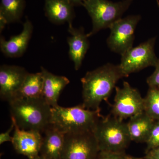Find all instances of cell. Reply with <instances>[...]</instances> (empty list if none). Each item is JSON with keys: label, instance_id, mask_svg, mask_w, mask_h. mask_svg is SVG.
<instances>
[{"label": "cell", "instance_id": "obj_1", "mask_svg": "<svg viewBox=\"0 0 159 159\" xmlns=\"http://www.w3.org/2000/svg\"><path fill=\"white\" fill-rule=\"evenodd\" d=\"M124 77L119 65L111 63L87 72L81 79L83 106L88 109H100V103L108 98L117 82Z\"/></svg>", "mask_w": 159, "mask_h": 159}, {"label": "cell", "instance_id": "obj_2", "mask_svg": "<svg viewBox=\"0 0 159 159\" xmlns=\"http://www.w3.org/2000/svg\"><path fill=\"white\" fill-rule=\"evenodd\" d=\"M8 102L11 118L20 129L43 134L51 125L52 107L42 97H18Z\"/></svg>", "mask_w": 159, "mask_h": 159}, {"label": "cell", "instance_id": "obj_3", "mask_svg": "<svg viewBox=\"0 0 159 159\" xmlns=\"http://www.w3.org/2000/svg\"><path fill=\"white\" fill-rule=\"evenodd\" d=\"M51 125L64 134L93 132L101 118L100 110L88 109L82 104L70 107H52Z\"/></svg>", "mask_w": 159, "mask_h": 159}, {"label": "cell", "instance_id": "obj_4", "mask_svg": "<svg viewBox=\"0 0 159 159\" xmlns=\"http://www.w3.org/2000/svg\"><path fill=\"white\" fill-rule=\"evenodd\" d=\"M93 133L99 151L124 153L132 141L127 123L114 116L100 118Z\"/></svg>", "mask_w": 159, "mask_h": 159}, {"label": "cell", "instance_id": "obj_5", "mask_svg": "<svg viewBox=\"0 0 159 159\" xmlns=\"http://www.w3.org/2000/svg\"><path fill=\"white\" fill-rule=\"evenodd\" d=\"M134 0H122L113 2L108 0H85L82 6L88 12L93 23V29L87 34L93 36L102 29L109 28L122 16Z\"/></svg>", "mask_w": 159, "mask_h": 159}, {"label": "cell", "instance_id": "obj_6", "mask_svg": "<svg viewBox=\"0 0 159 159\" xmlns=\"http://www.w3.org/2000/svg\"><path fill=\"white\" fill-rule=\"evenodd\" d=\"M155 41V38H151L122 55L119 66L125 77L145 68L155 66L158 59L154 51Z\"/></svg>", "mask_w": 159, "mask_h": 159}, {"label": "cell", "instance_id": "obj_7", "mask_svg": "<svg viewBox=\"0 0 159 159\" xmlns=\"http://www.w3.org/2000/svg\"><path fill=\"white\" fill-rule=\"evenodd\" d=\"M99 152L93 132L66 134L61 159H96Z\"/></svg>", "mask_w": 159, "mask_h": 159}, {"label": "cell", "instance_id": "obj_8", "mask_svg": "<svg viewBox=\"0 0 159 159\" xmlns=\"http://www.w3.org/2000/svg\"><path fill=\"white\" fill-rule=\"evenodd\" d=\"M141 19L139 15L128 16L110 27L111 33L107 43L111 51L122 56L133 48L135 30Z\"/></svg>", "mask_w": 159, "mask_h": 159}, {"label": "cell", "instance_id": "obj_9", "mask_svg": "<svg viewBox=\"0 0 159 159\" xmlns=\"http://www.w3.org/2000/svg\"><path fill=\"white\" fill-rule=\"evenodd\" d=\"M116 89L112 108L114 116L123 120L144 111V98L128 82L125 81L122 88L116 87Z\"/></svg>", "mask_w": 159, "mask_h": 159}, {"label": "cell", "instance_id": "obj_10", "mask_svg": "<svg viewBox=\"0 0 159 159\" xmlns=\"http://www.w3.org/2000/svg\"><path fill=\"white\" fill-rule=\"evenodd\" d=\"M29 72L23 67L3 65L0 67V97L8 101L17 96Z\"/></svg>", "mask_w": 159, "mask_h": 159}, {"label": "cell", "instance_id": "obj_11", "mask_svg": "<svg viewBox=\"0 0 159 159\" xmlns=\"http://www.w3.org/2000/svg\"><path fill=\"white\" fill-rule=\"evenodd\" d=\"M14 123V134L11 143L15 151L29 159H33L39 156L42 134L37 131L20 129Z\"/></svg>", "mask_w": 159, "mask_h": 159}, {"label": "cell", "instance_id": "obj_12", "mask_svg": "<svg viewBox=\"0 0 159 159\" xmlns=\"http://www.w3.org/2000/svg\"><path fill=\"white\" fill-rule=\"evenodd\" d=\"M33 30L32 23L26 19L23 24L22 31L19 34L11 36L8 40L1 37L0 48L3 54L6 57L11 58L22 56L28 48Z\"/></svg>", "mask_w": 159, "mask_h": 159}, {"label": "cell", "instance_id": "obj_13", "mask_svg": "<svg viewBox=\"0 0 159 159\" xmlns=\"http://www.w3.org/2000/svg\"><path fill=\"white\" fill-rule=\"evenodd\" d=\"M68 32L70 34L67 38L69 57L74 62L75 70H78L89 47V37L84 28H74L72 24L69 25Z\"/></svg>", "mask_w": 159, "mask_h": 159}, {"label": "cell", "instance_id": "obj_14", "mask_svg": "<svg viewBox=\"0 0 159 159\" xmlns=\"http://www.w3.org/2000/svg\"><path fill=\"white\" fill-rule=\"evenodd\" d=\"M43 78L42 97L51 107L58 105V100L63 90L70 83L66 77L52 74L41 67Z\"/></svg>", "mask_w": 159, "mask_h": 159}, {"label": "cell", "instance_id": "obj_15", "mask_svg": "<svg viewBox=\"0 0 159 159\" xmlns=\"http://www.w3.org/2000/svg\"><path fill=\"white\" fill-rule=\"evenodd\" d=\"M43 134L39 155L45 159H61L65 134L51 125Z\"/></svg>", "mask_w": 159, "mask_h": 159}, {"label": "cell", "instance_id": "obj_16", "mask_svg": "<svg viewBox=\"0 0 159 159\" xmlns=\"http://www.w3.org/2000/svg\"><path fill=\"white\" fill-rule=\"evenodd\" d=\"M74 7L67 0H45L46 16L50 21L56 25L72 24L75 16Z\"/></svg>", "mask_w": 159, "mask_h": 159}, {"label": "cell", "instance_id": "obj_17", "mask_svg": "<svg viewBox=\"0 0 159 159\" xmlns=\"http://www.w3.org/2000/svg\"><path fill=\"white\" fill-rule=\"evenodd\" d=\"M155 121L145 111L129 118L127 123L131 141L146 142Z\"/></svg>", "mask_w": 159, "mask_h": 159}, {"label": "cell", "instance_id": "obj_18", "mask_svg": "<svg viewBox=\"0 0 159 159\" xmlns=\"http://www.w3.org/2000/svg\"><path fill=\"white\" fill-rule=\"evenodd\" d=\"M43 82L42 74L41 71L34 74L29 73L16 98L42 97Z\"/></svg>", "mask_w": 159, "mask_h": 159}, {"label": "cell", "instance_id": "obj_19", "mask_svg": "<svg viewBox=\"0 0 159 159\" xmlns=\"http://www.w3.org/2000/svg\"><path fill=\"white\" fill-rule=\"evenodd\" d=\"M25 6V0H1L0 17L8 24L19 21Z\"/></svg>", "mask_w": 159, "mask_h": 159}, {"label": "cell", "instance_id": "obj_20", "mask_svg": "<svg viewBox=\"0 0 159 159\" xmlns=\"http://www.w3.org/2000/svg\"><path fill=\"white\" fill-rule=\"evenodd\" d=\"M144 99V111L155 121H159V88L149 87Z\"/></svg>", "mask_w": 159, "mask_h": 159}, {"label": "cell", "instance_id": "obj_21", "mask_svg": "<svg viewBox=\"0 0 159 159\" xmlns=\"http://www.w3.org/2000/svg\"><path fill=\"white\" fill-rule=\"evenodd\" d=\"M146 152L159 146V121H156L152 128L146 142Z\"/></svg>", "mask_w": 159, "mask_h": 159}, {"label": "cell", "instance_id": "obj_22", "mask_svg": "<svg viewBox=\"0 0 159 159\" xmlns=\"http://www.w3.org/2000/svg\"><path fill=\"white\" fill-rule=\"evenodd\" d=\"M155 67L154 72L147 78V83L149 87L159 88V59H158Z\"/></svg>", "mask_w": 159, "mask_h": 159}, {"label": "cell", "instance_id": "obj_23", "mask_svg": "<svg viewBox=\"0 0 159 159\" xmlns=\"http://www.w3.org/2000/svg\"><path fill=\"white\" fill-rule=\"evenodd\" d=\"M126 155L124 153L99 151L96 159H124Z\"/></svg>", "mask_w": 159, "mask_h": 159}, {"label": "cell", "instance_id": "obj_24", "mask_svg": "<svg viewBox=\"0 0 159 159\" xmlns=\"http://www.w3.org/2000/svg\"><path fill=\"white\" fill-rule=\"evenodd\" d=\"M11 125L9 129L5 132L0 134V144L2 145L6 142H11L12 141V137L10 136V133L14 129L15 123L14 120L11 119Z\"/></svg>", "mask_w": 159, "mask_h": 159}, {"label": "cell", "instance_id": "obj_25", "mask_svg": "<svg viewBox=\"0 0 159 159\" xmlns=\"http://www.w3.org/2000/svg\"><path fill=\"white\" fill-rule=\"evenodd\" d=\"M145 159H159V146L146 152Z\"/></svg>", "mask_w": 159, "mask_h": 159}, {"label": "cell", "instance_id": "obj_26", "mask_svg": "<svg viewBox=\"0 0 159 159\" xmlns=\"http://www.w3.org/2000/svg\"><path fill=\"white\" fill-rule=\"evenodd\" d=\"M73 6H82L83 3L85 0H67Z\"/></svg>", "mask_w": 159, "mask_h": 159}, {"label": "cell", "instance_id": "obj_27", "mask_svg": "<svg viewBox=\"0 0 159 159\" xmlns=\"http://www.w3.org/2000/svg\"><path fill=\"white\" fill-rule=\"evenodd\" d=\"M124 159H145L144 158H140L135 157L129 156L125 155V158Z\"/></svg>", "mask_w": 159, "mask_h": 159}, {"label": "cell", "instance_id": "obj_28", "mask_svg": "<svg viewBox=\"0 0 159 159\" xmlns=\"http://www.w3.org/2000/svg\"><path fill=\"white\" fill-rule=\"evenodd\" d=\"M33 159H45L43 157H42L41 156H38L34 158Z\"/></svg>", "mask_w": 159, "mask_h": 159}]
</instances>
